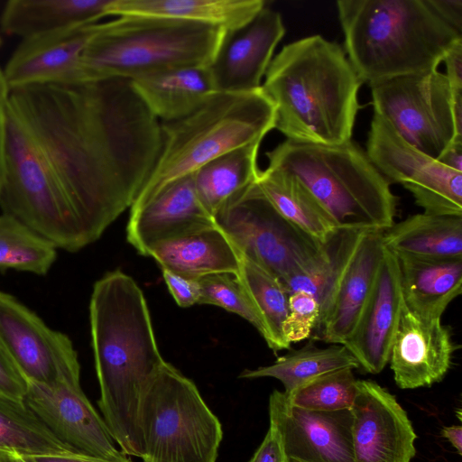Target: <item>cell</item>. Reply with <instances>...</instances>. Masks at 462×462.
I'll use <instances>...</instances> for the list:
<instances>
[{
	"mask_svg": "<svg viewBox=\"0 0 462 462\" xmlns=\"http://www.w3.org/2000/svg\"><path fill=\"white\" fill-rule=\"evenodd\" d=\"M8 108L70 205L89 245L126 209L162 146L160 121L125 79L10 91Z\"/></svg>",
	"mask_w": 462,
	"mask_h": 462,
	"instance_id": "cell-1",
	"label": "cell"
},
{
	"mask_svg": "<svg viewBox=\"0 0 462 462\" xmlns=\"http://www.w3.org/2000/svg\"><path fill=\"white\" fill-rule=\"evenodd\" d=\"M89 321L102 418L121 451L141 457L139 402L164 359L136 282L120 270L97 280L90 297Z\"/></svg>",
	"mask_w": 462,
	"mask_h": 462,
	"instance_id": "cell-2",
	"label": "cell"
},
{
	"mask_svg": "<svg viewBox=\"0 0 462 462\" xmlns=\"http://www.w3.org/2000/svg\"><path fill=\"white\" fill-rule=\"evenodd\" d=\"M263 92L287 139L337 145L351 140L362 85L344 49L321 35L292 42L272 60Z\"/></svg>",
	"mask_w": 462,
	"mask_h": 462,
	"instance_id": "cell-3",
	"label": "cell"
},
{
	"mask_svg": "<svg viewBox=\"0 0 462 462\" xmlns=\"http://www.w3.org/2000/svg\"><path fill=\"white\" fill-rule=\"evenodd\" d=\"M344 51L368 85L436 70L462 36L425 0H339Z\"/></svg>",
	"mask_w": 462,
	"mask_h": 462,
	"instance_id": "cell-4",
	"label": "cell"
},
{
	"mask_svg": "<svg viewBox=\"0 0 462 462\" xmlns=\"http://www.w3.org/2000/svg\"><path fill=\"white\" fill-rule=\"evenodd\" d=\"M275 125V108L262 87L217 91L179 120L161 122L156 162L130 208L138 210L171 182L234 149L262 142Z\"/></svg>",
	"mask_w": 462,
	"mask_h": 462,
	"instance_id": "cell-5",
	"label": "cell"
},
{
	"mask_svg": "<svg viewBox=\"0 0 462 462\" xmlns=\"http://www.w3.org/2000/svg\"><path fill=\"white\" fill-rule=\"evenodd\" d=\"M266 156L269 167L296 177L337 227L383 231L394 224L398 198L391 183L352 140L324 145L287 139Z\"/></svg>",
	"mask_w": 462,
	"mask_h": 462,
	"instance_id": "cell-6",
	"label": "cell"
},
{
	"mask_svg": "<svg viewBox=\"0 0 462 462\" xmlns=\"http://www.w3.org/2000/svg\"><path fill=\"white\" fill-rule=\"evenodd\" d=\"M225 30L184 20L119 15L98 23L81 59L86 80H133L168 69L208 66Z\"/></svg>",
	"mask_w": 462,
	"mask_h": 462,
	"instance_id": "cell-7",
	"label": "cell"
},
{
	"mask_svg": "<svg viewBox=\"0 0 462 462\" xmlns=\"http://www.w3.org/2000/svg\"><path fill=\"white\" fill-rule=\"evenodd\" d=\"M137 425L143 462H217L221 422L194 382L166 361L143 390Z\"/></svg>",
	"mask_w": 462,
	"mask_h": 462,
	"instance_id": "cell-8",
	"label": "cell"
},
{
	"mask_svg": "<svg viewBox=\"0 0 462 462\" xmlns=\"http://www.w3.org/2000/svg\"><path fill=\"white\" fill-rule=\"evenodd\" d=\"M0 208L57 248L76 252L88 245L67 199L43 167L24 126L8 107Z\"/></svg>",
	"mask_w": 462,
	"mask_h": 462,
	"instance_id": "cell-9",
	"label": "cell"
},
{
	"mask_svg": "<svg viewBox=\"0 0 462 462\" xmlns=\"http://www.w3.org/2000/svg\"><path fill=\"white\" fill-rule=\"evenodd\" d=\"M215 222L242 255L282 282L307 266L322 243L282 217L254 182L228 199Z\"/></svg>",
	"mask_w": 462,
	"mask_h": 462,
	"instance_id": "cell-10",
	"label": "cell"
},
{
	"mask_svg": "<svg viewBox=\"0 0 462 462\" xmlns=\"http://www.w3.org/2000/svg\"><path fill=\"white\" fill-rule=\"evenodd\" d=\"M374 113L421 152L438 159L457 132L452 93L445 73L438 69L396 77L369 85Z\"/></svg>",
	"mask_w": 462,
	"mask_h": 462,
	"instance_id": "cell-11",
	"label": "cell"
},
{
	"mask_svg": "<svg viewBox=\"0 0 462 462\" xmlns=\"http://www.w3.org/2000/svg\"><path fill=\"white\" fill-rule=\"evenodd\" d=\"M365 152L390 183H400L411 193L423 213L462 217V172L411 146L376 113Z\"/></svg>",
	"mask_w": 462,
	"mask_h": 462,
	"instance_id": "cell-12",
	"label": "cell"
},
{
	"mask_svg": "<svg viewBox=\"0 0 462 462\" xmlns=\"http://www.w3.org/2000/svg\"><path fill=\"white\" fill-rule=\"evenodd\" d=\"M0 347L28 383L80 382L70 338L48 327L14 296L0 291Z\"/></svg>",
	"mask_w": 462,
	"mask_h": 462,
	"instance_id": "cell-13",
	"label": "cell"
},
{
	"mask_svg": "<svg viewBox=\"0 0 462 462\" xmlns=\"http://www.w3.org/2000/svg\"><path fill=\"white\" fill-rule=\"evenodd\" d=\"M26 405L47 429L78 454L112 462L128 457L115 445L103 418L80 387V382L53 385L28 383Z\"/></svg>",
	"mask_w": 462,
	"mask_h": 462,
	"instance_id": "cell-14",
	"label": "cell"
},
{
	"mask_svg": "<svg viewBox=\"0 0 462 462\" xmlns=\"http://www.w3.org/2000/svg\"><path fill=\"white\" fill-rule=\"evenodd\" d=\"M269 420L288 462H355L350 409L300 408L275 389L269 397Z\"/></svg>",
	"mask_w": 462,
	"mask_h": 462,
	"instance_id": "cell-15",
	"label": "cell"
},
{
	"mask_svg": "<svg viewBox=\"0 0 462 462\" xmlns=\"http://www.w3.org/2000/svg\"><path fill=\"white\" fill-rule=\"evenodd\" d=\"M350 409L355 462H411L417 435L395 396L372 380H356Z\"/></svg>",
	"mask_w": 462,
	"mask_h": 462,
	"instance_id": "cell-16",
	"label": "cell"
},
{
	"mask_svg": "<svg viewBox=\"0 0 462 462\" xmlns=\"http://www.w3.org/2000/svg\"><path fill=\"white\" fill-rule=\"evenodd\" d=\"M284 33L281 14L265 6L245 24L225 31L208 65L217 91L259 88Z\"/></svg>",
	"mask_w": 462,
	"mask_h": 462,
	"instance_id": "cell-17",
	"label": "cell"
},
{
	"mask_svg": "<svg viewBox=\"0 0 462 462\" xmlns=\"http://www.w3.org/2000/svg\"><path fill=\"white\" fill-rule=\"evenodd\" d=\"M97 23L23 40L3 70L10 91L30 86L88 82L81 59Z\"/></svg>",
	"mask_w": 462,
	"mask_h": 462,
	"instance_id": "cell-18",
	"label": "cell"
},
{
	"mask_svg": "<svg viewBox=\"0 0 462 462\" xmlns=\"http://www.w3.org/2000/svg\"><path fill=\"white\" fill-rule=\"evenodd\" d=\"M456 345L441 319L418 316L403 306L389 363L401 389L439 383L452 365Z\"/></svg>",
	"mask_w": 462,
	"mask_h": 462,
	"instance_id": "cell-19",
	"label": "cell"
},
{
	"mask_svg": "<svg viewBox=\"0 0 462 462\" xmlns=\"http://www.w3.org/2000/svg\"><path fill=\"white\" fill-rule=\"evenodd\" d=\"M215 226L214 217L198 197L191 173L171 182L143 207L130 212L126 238L140 254L148 256L161 242Z\"/></svg>",
	"mask_w": 462,
	"mask_h": 462,
	"instance_id": "cell-20",
	"label": "cell"
},
{
	"mask_svg": "<svg viewBox=\"0 0 462 462\" xmlns=\"http://www.w3.org/2000/svg\"><path fill=\"white\" fill-rule=\"evenodd\" d=\"M403 306L398 260L385 248L369 300L352 336L343 345L359 368L375 374L389 363Z\"/></svg>",
	"mask_w": 462,
	"mask_h": 462,
	"instance_id": "cell-21",
	"label": "cell"
},
{
	"mask_svg": "<svg viewBox=\"0 0 462 462\" xmlns=\"http://www.w3.org/2000/svg\"><path fill=\"white\" fill-rule=\"evenodd\" d=\"M383 230H368L358 244L328 310L310 338L344 345L352 336L372 293L385 251Z\"/></svg>",
	"mask_w": 462,
	"mask_h": 462,
	"instance_id": "cell-22",
	"label": "cell"
},
{
	"mask_svg": "<svg viewBox=\"0 0 462 462\" xmlns=\"http://www.w3.org/2000/svg\"><path fill=\"white\" fill-rule=\"evenodd\" d=\"M148 256L162 269L198 280L215 273L237 275L240 253L217 226L161 242Z\"/></svg>",
	"mask_w": 462,
	"mask_h": 462,
	"instance_id": "cell-23",
	"label": "cell"
},
{
	"mask_svg": "<svg viewBox=\"0 0 462 462\" xmlns=\"http://www.w3.org/2000/svg\"><path fill=\"white\" fill-rule=\"evenodd\" d=\"M396 257L407 309L423 318L441 319L448 305L461 294L462 258Z\"/></svg>",
	"mask_w": 462,
	"mask_h": 462,
	"instance_id": "cell-24",
	"label": "cell"
},
{
	"mask_svg": "<svg viewBox=\"0 0 462 462\" xmlns=\"http://www.w3.org/2000/svg\"><path fill=\"white\" fill-rule=\"evenodd\" d=\"M111 0H10L1 14L3 32L23 40L95 24Z\"/></svg>",
	"mask_w": 462,
	"mask_h": 462,
	"instance_id": "cell-25",
	"label": "cell"
},
{
	"mask_svg": "<svg viewBox=\"0 0 462 462\" xmlns=\"http://www.w3.org/2000/svg\"><path fill=\"white\" fill-rule=\"evenodd\" d=\"M130 81L149 111L161 122L189 116L217 92L208 66L177 68Z\"/></svg>",
	"mask_w": 462,
	"mask_h": 462,
	"instance_id": "cell-26",
	"label": "cell"
},
{
	"mask_svg": "<svg viewBox=\"0 0 462 462\" xmlns=\"http://www.w3.org/2000/svg\"><path fill=\"white\" fill-rule=\"evenodd\" d=\"M264 5L263 0H111L106 14L171 18L226 31L248 23Z\"/></svg>",
	"mask_w": 462,
	"mask_h": 462,
	"instance_id": "cell-27",
	"label": "cell"
},
{
	"mask_svg": "<svg viewBox=\"0 0 462 462\" xmlns=\"http://www.w3.org/2000/svg\"><path fill=\"white\" fill-rule=\"evenodd\" d=\"M383 242L396 255L462 258V217L412 215L383 230Z\"/></svg>",
	"mask_w": 462,
	"mask_h": 462,
	"instance_id": "cell-28",
	"label": "cell"
},
{
	"mask_svg": "<svg viewBox=\"0 0 462 462\" xmlns=\"http://www.w3.org/2000/svg\"><path fill=\"white\" fill-rule=\"evenodd\" d=\"M366 231L336 228L321 243L316 257L282 282L289 294L303 291L316 299L320 310L317 323L328 310L336 289Z\"/></svg>",
	"mask_w": 462,
	"mask_h": 462,
	"instance_id": "cell-29",
	"label": "cell"
},
{
	"mask_svg": "<svg viewBox=\"0 0 462 462\" xmlns=\"http://www.w3.org/2000/svg\"><path fill=\"white\" fill-rule=\"evenodd\" d=\"M254 185L282 217L319 242L337 228L328 212L293 175L268 166L259 170Z\"/></svg>",
	"mask_w": 462,
	"mask_h": 462,
	"instance_id": "cell-30",
	"label": "cell"
},
{
	"mask_svg": "<svg viewBox=\"0 0 462 462\" xmlns=\"http://www.w3.org/2000/svg\"><path fill=\"white\" fill-rule=\"evenodd\" d=\"M260 144L258 141L234 149L193 172L198 197L214 218L228 199L256 180Z\"/></svg>",
	"mask_w": 462,
	"mask_h": 462,
	"instance_id": "cell-31",
	"label": "cell"
},
{
	"mask_svg": "<svg viewBox=\"0 0 462 462\" xmlns=\"http://www.w3.org/2000/svg\"><path fill=\"white\" fill-rule=\"evenodd\" d=\"M359 368V364L343 345L318 347L309 342L300 349L292 350L266 366L244 370L239 378L255 379L273 377L284 386V393H291L301 385L329 373L343 369Z\"/></svg>",
	"mask_w": 462,
	"mask_h": 462,
	"instance_id": "cell-32",
	"label": "cell"
},
{
	"mask_svg": "<svg viewBox=\"0 0 462 462\" xmlns=\"http://www.w3.org/2000/svg\"><path fill=\"white\" fill-rule=\"evenodd\" d=\"M0 452L23 457L78 454L55 438L23 400L2 393Z\"/></svg>",
	"mask_w": 462,
	"mask_h": 462,
	"instance_id": "cell-33",
	"label": "cell"
},
{
	"mask_svg": "<svg viewBox=\"0 0 462 462\" xmlns=\"http://www.w3.org/2000/svg\"><path fill=\"white\" fill-rule=\"evenodd\" d=\"M242 286L260 314L266 329L265 342L277 352L289 349L282 327L289 313V293L282 282L267 270L240 254L237 275Z\"/></svg>",
	"mask_w": 462,
	"mask_h": 462,
	"instance_id": "cell-34",
	"label": "cell"
},
{
	"mask_svg": "<svg viewBox=\"0 0 462 462\" xmlns=\"http://www.w3.org/2000/svg\"><path fill=\"white\" fill-rule=\"evenodd\" d=\"M57 247L29 226L0 215V270L45 275L57 258Z\"/></svg>",
	"mask_w": 462,
	"mask_h": 462,
	"instance_id": "cell-35",
	"label": "cell"
},
{
	"mask_svg": "<svg viewBox=\"0 0 462 462\" xmlns=\"http://www.w3.org/2000/svg\"><path fill=\"white\" fill-rule=\"evenodd\" d=\"M356 379L353 369L321 375L297 388L287 398L291 404L312 411H331L351 409Z\"/></svg>",
	"mask_w": 462,
	"mask_h": 462,
	"instance_id": "cell-36",
	"label": "cell"
},
{
	"mask_svg": "<svg viewBox=\"0 0 462 462\" xmlns=\"http://www.w3.org/2000/svg\"><path fill=\"white\" fill-rule=\"evenodd\" d=\"M200 286L199 304L218 306L252 324L265 340L266 329L256 308L237 277L231 273H215L198 279Z\"/></svg>",
	"mask_w": 462,
	"mask_h": 462,
	"instance_id": "cell-37",
	"label": "cell"
},
{
	"mask_svg": "<svg viewBox=\"0 0 462 462\" xmlns=\"http://www.w3.org/2000/svg\"><path fill=\"white\" fill-rule=\"evenodd\" d=\"M319 312V305L312 295L303 291L289 294V313L282 327L284 339L291 344L310 337Z\"/></svg>",
	"mask_w": 462,
	"mask_h": 462,
	"instance_id": "cell-38",
	"label": "cell"
},
{
	"mask_svg": "<svg viewBox=\"0 0 462 462\" xmlns=\"http://www.w3.org/2000/svg\"><path fill=\"white\" fill-rule=\"evenodd\" d=\"M167 287L176 303L182 308L199 304L200 286L198 280L175 273L168 269H162Z\"/></svg>",
	"mask_w": 462,
	"mask_h": 462,
	"instance_id": "cell-39",
	"label": "cell"
},
{
	"mask_svg": "<svg viewBox=\"0 0 462 462\" xmlns=\"http://www.w3.org/2000/svg\"><path fill=\"white\" fill-rule=\"evenodd\" d=\"M28 382L18 372L0 347V393L23 400Z\"/></svg>",
	"mask_w": 462,
	"mask_h": 462,
	"instance_id": "cell-40",
	"label": "cell"
},
{
	"mask_svg": "<svg viewBox=\"0 0 462 462\" xmlns=\"http://www.w3.org/2000/svg\"><path fill=\"white\" fill-rule=\"evenodd\" d=\"M443 62L446 65L452 100L462 98V40L457 42L447 52Z\"/></svg>",
	"mask_w": 462,
	"mask_h": 462,
	"instance_id": "cell-41",
	"label": "cell"
},
{
	"mask_svg": "<svg viewBox=\"0 0 462 462\" xmlns=\"http://www.w3.org/2000/svg\"><path fill=\"white\" fill-rule=\"evenodd\" d=\"M248 462H288L279 435L273 426Z\"/></svg>",
	"mask_w": 462,
	"mask_h": 462,
	"instance_id": "cell-42",
	"label": "cell"
},
{
	"mask_svg": "<svg viewBox=\"0 0 462 462\" xmlns=\"http://www.w3.org/2000/svg\"><path fill=\"white\" fill-rule=\"evenodd\" d=\"M430 9L462 36V0H425Z\"/></svg>",
	"mask_w": 462,
	"mask_h": 462,
	"instance_id": "cell-43",
	"label": "cell"
},
{
	"mask_svg": "<svg viewBox=\"0 0 462 462\" xmlns=\"http://www.w3.org/2000/svg\"><path fill=\"white\" fill-rule=\"evenodd\" d=\"M10 89L5 81L4 71L0 69V188L4 177V158L5 143L6 113Z\"/></svg>",
	"mask_w": 462,
	"mask_h": 462,
	"instance_id": "cell-44",
	"label": "cell"
},
{
	"mask_svg": "<svg viewBox=\"0 0 462 462\" xmlns=\"http://www.w3.org/2000/svg\"><path fill=\"white\" fill-rule=\"evenodd\" d=\"M437 161L451 170L462 172V140L452 141Z\"/></svg>",
	"mask_w": 462,
	"mask_h": 462,
	"instance_id": "cell-45",
	"label": "cell"
},
{
	"mask_svg": "<svg viewBox=\"0 0 462 462\" xmlns=\"http://www.w3.org/2000/svg\"><path fill=\"white\" fill-rule=\"evenodd\" d=\"M27 462H112L79 454L23 457ZM123 462H133L130 457Z\"/></svg>",
	"mask_w": 462,
	"mask_h": 462,
	"instance_id": "cell-46",
	"label": "cell"
},
{
	"mask_svg": "<svg viewBox=\"0 0 462 462\" xmlns=\"http://www.w3.org/2000/svg\"><path fill=\"white\" fill-rule=\"evenodd\" d=\"M440 434L455 448L457 454L462 456V427L460 425L445 426Z\"/></svg>",
	"mask_w": 462,
	"mask_h": 462,
	"instance_id": "cell-47",
	"label": "cell"
},
{
	"mask_svg": "<svg viewBox=\"0 0 462 462\" xmlns=\"http://www.w3.org/2000/svg\"><path fill=\"white\" fill-rule=\"evenodd\" d=\"M0 462H13L11 455L5 452H0Z\"/></svg>",
	"mask_w": 462,
	"mask_h": 462,
	"instance_id": "cell-48",
	"label": "cell"
},
{
	"mask_svg": "<svg viewBox=\"0 0 462 462\" xmlns=\"http://www.w3.org/2000/svg\"><path fill=\"white\" fill-rule=\"evenodd\" d=\"M13 462H27L23 457L11 455Z\"/></svg>",
	"mask_w": 462,
	"mask_h": 462,
	"instance_id": "cell-49",
	"label": "cell"
},
{
	"mask_svg": "<svg viewBox=\"0 0 462 462\" xmlns=\"http://www.w3.org/2000/svg\"><path fill=\"white\" fill-rule=\"evenodd\" d=\"M456 412L457 413L458 420H461V409L458 408Z\"/></svg>",
	"mask_w": 462,
	"mask_h": 462,
	"instance_id": "cell-50",
	"label": "cell"
},
{
	"mask_svg": "<svg viewBox=\"0 0 462 462\" xmlns=\"http://www.w3.org/2000/svg\"><path fill=\"white\" fill-rule=\"evenodd\" d=\"M0 45H1V38H0Z\"/></svg>",
	"mask_w": 462,
	"mask_h": 462,
	"instance_id": "cell-51",
	"label": "cell"
}]
</instances>
